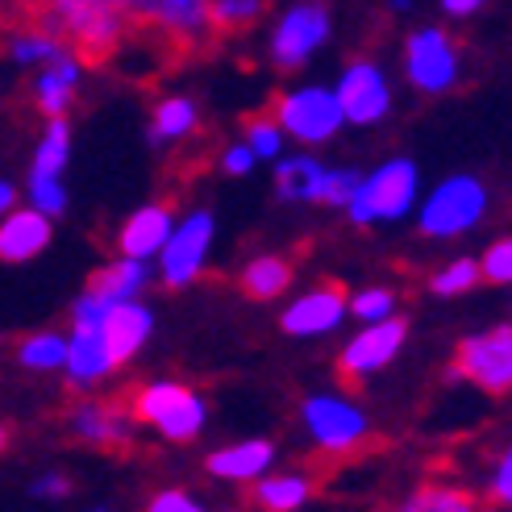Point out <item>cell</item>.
<instances>
[{"label":"cell","mask_w":512,"mask_h":512,"mask_svg":"<svg viewBox=\"0 0 512 512\" xmlns=\"http://www.w3.org/2000/svg\"><path fill=\"white\" fill-rule=\"evenodd\" d=\"M38 21L50 25L67 42V50H75L84 63L113 59L125 34L134 30L117 0H46Z\"/></svg>","instance_id":"6da1fadb"},{"label":"cell","mask_w":512,"mask_h":512,"mask_svg":"<svg viewBox=\"0 0 512 512\" xmlns=\"http://www.w3.org/2000/svg\"><path fill=\"white\" fill-rule=\"evenodd\" d=\"M130 417L146 429H155L163 442H196L204 425H209V400H204L196 388L179 379H150V383H138L125 400Z\"/></svg>","instance_id":"7a4b0ae2"},{"label":"cell","mask_w":512,"mask_h":512,"mask_svg":"<svg viewBox=\"0 0 512 512\" xmlns=\"http://www.w3.org/2000/svg\"><path fill=\"white\" fill-rule=\"evenodd\" d=\"M421 200V167L413 159H383L379 167L358 175L346 200V217L354 225H392L404 221Z\"/></svg>","instance_id":"3957f363"},{"label":"cell","mask_w":512,"mask_h":512,"mask_svg":"<svg viewBox=\"0 0 512 512\" xmlns=\"http://www.w3.org/2000/svg\"><path fill=\"white\" fill-rule=\"evenodd\" d=\"M109 300H100L96 292L84 288V296L71 304V329H67V363H63V379L71 392H96L100 383H109L121 367L113 363V350L105 342V329H100V313H105Z\"/></svg>","instance_id":"277c9868"},{"label":"cell","mask_w":512,"mask_h":512,"mask_svg":"<svg viewBox=\"0 0 512 512\" xmlns=\"http://www.w3.org/2000/svg\"><path fill=\"white\" fill-rule=\"evenodd\" d=\"M488 213V188L479 175H450L433 188L425 200H417V229L425 238H463Z\"/></svg>","instance_id":"5b68a950"},{"label":"cell","mask_w":512,"mask_h":512,"mask_svg":"<svg viewBox=\"0 0 512 512\" xmlns=\"http://www.w3.org/2000/svg\"><path fill=\"white\" fill-rule=\"evenodd\" d=\"M271 117L279 121V130H284L292 142L309 146V150L334 142L346 125L334 88H325V84H300V88L279 92L275 105H271Z\"/></svg>","instance_id":"8992f818"},{"label":"cell","mask_w":512,"mask_h":512,"mask_svg":"<svg viewBox=\"0 0 512 512\" xmlns=\"http://www.w3.org/2000/svg\"><path fill=\"white\" fill-rule=\"evenodd\" d=\"M300 417H304V429H309L313 446L321 454H334V458L363 450L371 438V421H367L363 408H358V400L338 396V392L309 396L300 404Z\"/></svg>","instance_id":"52a82bcc"},{"label":"cell","mask_w":512,"mask_h":512,"mask_svg":"<svg viewBox=\"0 0 512 512\" xmlns=\"http://www.w3.org/2000/svg\"><path fill=\"white\" fill-rule=\"evenodd\" d=\"M213 238H217V221L209 209H192L184 217H175L171 238L163 242V250L155 254L159 263V284L179 292L196 284L209 267V254H213Z\"/></svg>","instance_id":"ba28073f"},{"label":"cell","mask_w":512,"mask_h":512,"mask_svg":"<svg viewBox=\"0 0 512 512\" xmlns=\"http://www.w3.org/2000/svg\"><path fill=\"white\" fill-rule=\"evenodd\" d=\"M404 75L408 84L425 96H446L458 75H463V55H458V38L446 34L442 25H421L404 38Z\"/></svg>","instance_id":"9c48e42d"},{"label":"cell","mask_w":512,"mask_h":512,"mask_svg":"<svg viewBox=\"0 0 512 512\" xmlns=\"http://www.w3.org/2000/svg\"><path fill=\"white\" fill-rule=\"evenodd\" d=\"M450 375L475 383L488 396H508L512 392V325H492L483 334L458 342Z\"/></svg>","instance_id":"30bf717a"},{"label":"cell","mask_w":512,"mask_h":512,"mask_svg":"<svg viewBox=\"0 0 512 512\" xmlns=\"http://www.w3.org/2000/svg\"><path fill=\"white\" fill-rule=\"evenodd\" d=\"M329 34H334V17L325 0H296L271 30V63L279 71H300L329 42Z\"/></svg>","instance_id":"8fae6325"},{"label":"cell","mask_w":512,"mask_h":512,"mask_svg":"<svg viewBox=\"0 0 512 512\" xmlns=\"http://www.w3.org/2000/svg\"><path fill=\"white\" fill-rule=\"evenodd\" d=\"M130 17V25L138 30L159 34L171 46H200L204 38L213 34L209 25V0H117Z\"/></svg>","instance_id":"7c38bea8"},{"label":"cell","mask_w":512,"mask_h":512,"mask_svg":"<svg viewBox=\"0 0 512 512\" xmlns=\"http://www.w3.org/2000/svg\"><path fill=\"white\" fill-rule=\"evenodd\" d=\"M346 125H379L392 113V80L375 59H350L334 84Z\"/></svg>","instance_id":"4fadbf2b"},{"label":"cell","mask_w":512,"mask_h":512,"mask_svg":"<svg viewBox=\"0 0 512 512\" xmlns=\"http://www.w3.org/2000/svg\"><path fill=\"white\" fill-rule=\"evenodd\" d=\"M404 342H408V321L400 313L383 317V321H371V325L358 329V334L346 342V350L338 354V375L346 383H363L375 371L388 367L392 358L404 350Z\"/></svg>","instance_id":"5bb4252c"},{"label":"cell","mask_w":512,"mask_h":512,"mask_svg":"<svg viewBox=\"0 0 512 512\" xmlns=\"http://www.w3.org/2000/svg\"><path fill=\"white\" fill-rule=\"evenodd\" d=\"M134 429H138V421L130 417L125 400L80 396L67 413V433L92 450H125L134 442Z\"/></svg>","instance_id":"9a60e30c"},{"label":"cell","mask_w":512,"mask_h":512,"mask_svg":"<svg viewBox=\"0 0 512 512\" xmlns=\"http://www.w3.org/2000/svg\"><path fill=\"white\" fill-rule=\"evenodd\" d=\"M346 300H350L346 288L329 279V284H317L309 292H300L284 309L279 325H284V334H292V338H325L350 317Z\"/></svg>","instance_id":"2e32d148"},{"label":"cell","mask_w":512,"mask_h":512,"mask_svg":"<svg viewBox=\"0 0 512 512\" xmlns=\"http://www.w3.org/2000/svg\"><path fill=\"white\" fill-rule=\"evenodd\" d=\"M171 229H175V209H171V204L167 200H146V204H138V209L121 221V229H117V254H125V259L155 263V254L171 238Z\"/></svg>","instance_id":"e0dca14e"},{"label":"cell","mask_w":512,"mask_h":512,"mask_svg":"<svg viewBox=\"0 0 512 512\" xmlns=\"http://www.w3.org/2000/svg\"><path fill=\"white\" fill-rule=\"evenodd\" d=\"M100 329H105V342L113 350V363L125 367L142 354V346L155 334V313H150L146 300H121V304H105L100 313Z\"/></svg>","instance_id":"ac0fdd59"},{"label":"cell","mask_w":512,"mask_h":512,"mask_svg":"<svg viewBox=\"0 0 512 512\" xmlns=\"http://www.w3.org/2000/svg\"><path fill=\"white\" fill-rule=\"evenodd\" d=\"M50 242H55V221L30 204H17L0 217V263H34L38 254L50 250Z\"/></svg>","instance_id":"d6986e66"},{"label":"cell","mask_w":512,"mask_h":512,"mask_svg":"<svg viewBox=\"0 0 512 512\" xmlns=\"http://www.w3.org/2000/svg\"><path fill=\"white\" fill-rule=\"evenodd\" d=\"M84 59L75 50H63L55 63L38 67L34 84H30V96H34V109L42 117H67V109L75 105V92L84 84Z\"/></svg>","instance_id":"ffe728a7"},{"label":"cell","mask_w":512,"mask_h":512,"mask_svg":"<svg viewBox=\"0 0 512 512\" xmlns=\"http://www.w3.org/2000/svg\"><path fill=\"white\" fill-rule=\"evenodd\" d=\"M275 467V446L267 438H246V442H229L204 458V471L221 483H254Z\"/></svg>","instance_id":"44dd1931"},{"label":"cell","mask_w":512,"mask_h":512,"mask_svg":"<svg viewBox=\"0 0 512 512\" xmlns=\"http://www.w3.org/2000/svg\"><path fill=\"white\" fill-rule=\"evenodd\" d=\"M63 50H67V42L50 30V25H42L38 17L17 21L13 30L5 34V59L13 67H21V71H38L46 63H55Z\"/></svg>","instance_id":"7402d4cb"},{"label":"cell","mask_w":512,"mask_h":512,"mask_svg":"<svg viewBox=\"0 0 512 512\" xmlns=\"http://www.w3.org/2000/svg\"><path fill=\"white\" fill-rule=\"evenodd\" d=\"M325 163L313 150H300V155H279L275 159V196L288 204H321V188H325Z\"/></svg>","instance_id":"603a6c76"},{"label":"cell","mask_w":512,"mask_h":512,"mask_svg":"<svg viewBox=\"0 0 512 512\" xmlns=\"http://www.w3.org/2000/svg\"><path fill=\"white\" fill-rule=\"evenodd\" d=\"M200 125V105L184 92H171L159 96L155 109H150V125H146V142L150 146H175V142H188Z\"/></svg>","instance_id":"cb8c5ba5"},{"label":"cell","mask_w":512,"mask_h":512,"mask_svg":"<svg viewBox=\"0 0 512 512\" xmlns=\"http://www.w3.org/2000/svg\"><path fill=\"white\" fill-rule=\"evenodd\" d=\"M150 279H155V271H150V263L142 259H125V254H117L113 263L105 267H96L92 279H88V292H96L100 300H142L146 288H150Z\"/></svg>","instance_id":"d4e9b609"},{"label":"cell","mask_w":512,"mask_h":512,"mask_svg":"<svg viewBox=\"0 0 512 512\" xmlns=\"http://www.w3.org/2000/svg\"><path fill=\"white\" fill-rule=\"evenodd\" d=\"M254 488V508L259 512H300L313 496V479L300 475V471H288V475H263L250 483Z\"/></svg>","instance_id":"484cf974"},{"label":"cell","mask_w":512,"mask_h":512,"mask_svg":"<svg viewBox=\"0 0 512 512\" xmlns=\"http://www.w3.org/2000/svg\"><path fill=\"white\" fill-rule=\"evenodd\" d=\"M292 275H296L292 259H284V254H259V259H250L242 267L238 284H242V292L250 300H263L267 304V300H279V296L292 288Z\"/></svg>","instance_id":"4316f807"},{"label":"cell","mask_w":512,"mask_h":512,"mask_svg":"<svg viewBox=\"0 0 512 512\" xmlns=\"http://www.w3.org/2000/svg\"><path fill=\"white\" fill-rule=\"evenodd\" d=\"M71 163V121L67 117H46L34 159H30V179H63Z\"/></svg>","instance_id":"83f0119b"},{"label":"cell","mask_w":512,"mask_h":512,"mask_svg":"<svg viewBox=\"0 0 512 512\" xmlns=\"http://www.w3.org/2000/svg\"><path fill=\"white\" fill-rule=\"evenodd\" d=\"M67 363V334L63 329H38L17 342V367L34 375H55Z\"/></svg>","instance_id":"f1b7e54d"},{"label":"cell","mask_w":512,"mask_h":512,"mask_svg":"<svg viewBox=\"0 0 512 512\" xmlns=\"http://www.w3.org/2000/svg\"><path fill=\"white\" fill-rule=\"evenodd\" d=\"M392 512H479V500L454 483H421Z\"/></svg>","instance_id":"f546056e"},{"label":"cell","mask_w":512,"mask_h":512,"mask_svg":"<svg viewBox=\"0 0 512 512\" xmlns=\"http://www.w3.org/2000/svg\"><path fill=\"white\" fill-rule=\"evenodd\" d=\"M242 142L254 150V159H259V163H275L279 155H284L288 134L279 130V121L271 113H263V117H250L242 125Z\"/></svg>","instance_id":"4dcf8cb0"},{"label":"cell","mask_w":512,"mask_h":512,"mask_svg":"<svg viewBox=\"0 0 512 512\" xmlns=\"http://www.w3.org/2000/svg\"><path fill=\"white\" fill-rule=\"evenodd\" d=\"M263 17V0H209V25L217 34H242Z\"/></svg>","instance_id":"1f68e13d"},{"label":"cell","mask_w":512,"mask_h":512,"mask_svg":"<svg viewBox=\"0 0 512 512\" xmlns=\"http://www.w3.org/2000/svg\"><path fill=\"white\" fill-rule=\"evenodd\" d=\"M479 259H454V263H446V267H438L433 271V279H429V292L433 296H463V292H471L475 284H479Z\"/></svg>","instance_id":"d6a6232c"},{"label":"cell","mask_w":512,"mask_h":512,"mask_svg":"<svg viewBox=\"0 0 512 512\" xmlns=\"http://www.w3.org/2000/svg\"><path fill=\"white\" fill-rule=\"evenodd\" d=\"M396 304L400 300H396L392 288H363V292H354L346 300V309H350L354 321L371 325V321H383V317H396Z\"/></svg>","instance_id":"836d02e7"},{"label":"cell","mask_w":512,"mask_h":512,"mask_svg":"<svg viewBox=\"0 0 512 512\" xmlns=\"http://www.w3.org/2000/svg\"><path fill=\"white\" fill-rule=\"evenodd\" d=\"M67 200L71 196H67L63 179H30V184H25V204L38 209V213H46L50 221L67 213Z\"/></svg>","instance_id":"e575fe53"},{"label":"cell","mask_w":512,"mask_h":512,"mask_svg":"<svg viewBox=\"0 0 512 512\" xmlns=\"http://www.w3.org/2000/svg\"><path fill=\"white\" fill-rule=\"evenodd\" d=\"M479 275L492 284H512V238H496L479 259Z\"/></svg>","instance_id":"d590c367"},{"label":"cell","mask_w":512,"mask_h":512,"mask_svg":"<svg viewBox=\"0 0 512 512\" xmlns=\"http://www.w3.org/2000/svg\"><path fill=\"white\" fill-rule=\"evenodd\" d=\"M358 175L363 171H354V167H329L325 171V188H321V204L325 209H346V200L358 184Z\"/></svg>","instance_id":"8d00e7d4"},{"label":"cell","mask_w":512,"mask_h":512,"mask_svg":"<svg viewBox=\"0 0 512 512\" xmlns=\"http://www.w3.org/2000/svg\"><path fill=\"white\" fill-rule=\"evenodd\" d=\"M146 512H209L192 492L184 488H159L155 496L146 500Z\"/></svg>","instance_id":"74e56055"},{"label":"cell","mask_w":512,"mask_h":512,"mask_svg":"<svg viewBox=\"0 0 512 512\" xmlns=\"http://www.w3.org/2000/svg\"><path fill=\"white\" fill-rule=\"evenodd\" d=\"M488 496H492L500 508H512V442H508L504 454L496 458L492 479H488Z\"/></svg>","instance_id":"f35d334b"},{"label":"cell","mask_w":512,"mask_h":512,"mask_svg":"<svg viewBox=\"0 0 512 512\" xmlns=\"http://www.w3.org/2000/svg\"><path fill=\"white\" fill-rule=\"evenodd\" d=\"M30 496L34 500H67L71 496V475L67 471H42L30 483Z\"/></svg>","instance_id":"ab89813d"},{"label":"cell","mask_w":512,"mask_h":512,"mask_svg":"<svg viewBox=\"0 0 512 512\" xmlns=\"http://www.w3.org/2000/svg\"><path fill=\"white\" fill-rule=\"evenodd\" d=\"M254 163H259V159H254V150H250L246 142H229V146L221 150V171H225V175H234V179L250 175Z\"/></svg>","instance_id":"60d3db41"},{"label":"cell","mask_w":512,"mask_h":512,"mask_svg":"<svg viewBox=\"0 0 512 512\" xmlns=\"http://www.w3.org/2000/svg\"><path fill=\"white\" fill-rule=\"evenodd\" d=\"M442 9H446V17H471L483 9V0H442Z\"/></svg>","instance_id":"b9f144b4"},{"label":"cell","mask_w":512,"mask_h":512,"mask_svg":"<svg viewBox=\"0 0 512 512\" xmlns=\"http://www.w3.org/2000/svg\"><path fill=\"white\" fill-rule=\"evenodd\" d=\"M17 200H21L17 184H9V179H0V217H5L9 209H17Z\"/></svg>","instance_id":"7bdbcfd3"},{"label":"cell","mask_w":512,"mask_h":512,"mask_svg":"<svg viewBox=\"0 0 512 512\" xmlns=\"http://www.w3.org/2000/svg\"><path fill=\"white\" fill-rule=\"evenodd\" d=\"M46 9V0H17V17H38Z\"/></svg>","instance_id":"ee69618b"},{"label":"cell","mask_w":512,"mask_h":512,"mask_svg":"<svg viewBox=\"0 0 512 512\" xmlns=\"http://www.w3.org/2000/svg\"><path fill=\"white\" fill-rule=\"evenodd\" d=\"M17 13V0H0V17H13Z\"/></svg>","instance_id":"f6af8a7d"},{"label":"cell","mask_w":512,"mask_h":512,"mask_svg":"<svg viewBox=\"0 0 512 512\" xmlns=\"http://www.w3.org/2000/svg\"><path fill=\"white\" fill-rule=\"evenodd\" d=\"M5 450H9V425L0 421V454H5Z\"/></svg>","instance_id":"bcb514c9"},{"label":"cell","mask_w":512,"mask_h":512,"mask_svg":"<svg viewBox=\"0 0 512 512\" xmlns=\"http://www.w3.org/2000/svg\"><path fill=\"white\" fill-rule=\"evenodd\" d=\"M392 9L396 13H408V9H413V0H392Z\"/></svg>","instance_id":"7dc6e473"},{"label":"cell","mask_w":512,"mask_h":512,"mask_svg":"<svg viewBox=\"0 0 512 512\" xmlns=\"http://www.w3.org/2000/svg\"><path fill=\"white\" fill-rule=\"evenodd\" d=\"M84 512H113L109 504H92V508H84Z\"/></svg>","instance_id":"c3c4849f"},{"label":"cell","mask_w":512,"mask_h":512,"mask_svg":"<svg viewBox=\"0 0 512 512\" xmlns=\"http://www.w3.org/2000/svg\"><path fill=\"white\" fill-rule=\"evenodd\" d=\"M225 512H250V508H225Z\"/></svg>","instance_id":"681fc988"}]
</instances>
